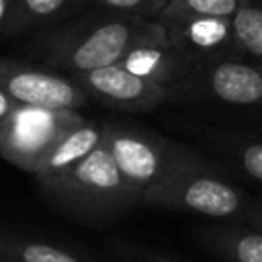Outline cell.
I'll return each mask as SVG.
<instances>
[{"label": "cell", "instance_id": "1", "mask_svg": "<svg viewBox=\"0 0 262 262\" xmlns=\"http://www.w3.org/2000/svg\"><path fill=\"white\" fill-rule=\"evenodd\" d=\"M160 41H168L160 20L115 14L53 29L35 43L33 51L49 66L76 74L119 63L135 47Z\"/></svg>", "mask_w": 262, "mask_h": 262}, {"label": "cell", "instance_id": "2", "mask_svg": "<svg viewBox=\"0 0 262 262\" xmlns=\"http://www.w3.org/2000/svg\"><path fill=\"white\" fill-rule=\"evenodd\" d=\"M41 188L68 215L84 223H108L141 207V194L121 176L104 139L72 170Z\"/></svg>", "mask_w": 262, "mask_h": 262}, {"label": "cell", "instance_id": "3", "mask_svg": "<svg viewBox=\"0 0 262 262\" xmlns=\"http://www.w3.org/2000/svg\"><path fill=\"white\" fill-rule=\"evenodd\" d=\"M254 203L256 201L244 194L237 186L211 170L203 158L176 170L172 176L149 188L141 199V207L237 221L244 219Z\"/></svg>", "mask_w": 262, "mask_h": 262}, {"label": "cell", "instance_id": "4", "mask_svg": "<svg viewBox=\"0 0 262 262\" xmlns=\"http://www.w3.org/2000/svg\"><path fill=\"white\" fill-rule=\"evenodd\" d=\"M104 143L111 149L121 176L141 194V199L149 188L172 176L176 170L201 158L196 151L149 129L119 121L104 123Z\"/></svg>", "mask_w": 262, "mask_h": 262}, {"label": "cell", "instance_id": "5", "mask_svg": "<svg viewBox=\"0 0 262 262\" xmlns=\"http://www.w3.org/2000/svg\"><path fill=\"white\" fill-rule=\"evenodd\" d=\"M84 119L74 108L14 104L0 123V156L12 166L35 174L55 141Z\"/></svg>", "mask_w": 262, "mask_h": 262}, {"label": "cell", "instance_id": "6", "mask_svg": "<svg viewBox=\"0 0 262 262\" xmlns=\"http://www.w3.org/2000/svg\"><path fill=\"white\" fill-rule=\"evenodd\" d=\"M0 88L16 102L47 108H82L88 104L86 92L74 78L25 61L0 57Z\"/></svg>", "mask_w": 262, "mask_h": 262}, {"label": "cell", "instance_id": "7", "mask_svg": "<svg viewBox=\"0 0 262 262\" xmlns=\"http://www.w3.org/2000/svg\"><path fill=\"white\" fill-rule=\"evenodd\" d=\"M72 78L86 92L88 98H94L111 108L129 113L151 111L174 96L172 90L135 76L121 63H111L88 72H76L72 74Z\"/></svg>", "mask_w": 262, "mask_h": 262}, {"label": "cell", "instance_id": "8", "mask_svg": "<svg viewBox=\"0 0 262 262\" xmlns=\"http://www.w3.org/2000/svg\"><path fill=\"white\" fill-rule=\"evenodd\" d=\"M182 88H199L211 98L227 104H262V66L229 57L201 61Z\"/></svg>", "mask_w": 262, "mask_h": 262}, {"label": "cell", "instance_id": "9", "mask_svg": "<svg viewBox=\"0 0 262 262\" xmlns=\"http://www.w3.org/2000/svg\"><path fill=\"white\" fill-rule=\"evenodd\" d=\"M119 63L135 76L156 82L176 94V90L184 86V82L201 61L174 47L170 41H160L135 47Z\"/></svg>", "mask_w": 262, "mask_h": 262}, {"label": "cell", "instance_id": "10", "mask_svg": "<svg viewBox=\"0 0 262 262\" xmlns=\"http://www.w3.org/2000/svg\"><path fill=\"white\" fill-rule=\"evenodd\" d=\"M229 18H186L166 25L168 41L199 61L227 57V49L233 47Z\"/></svg>", "mask_w": 262, "mask_h": 262}, {"label": "cell", "instance_id": "11", "mask_svg": "<svg viewBox=\"0 0 262 262\" xmlns=\"http://www.w3.org/2000/svg\"><path fill=\"white\" fill-rule=\"evenodd\" d=\"M104 139V123L84 119L80 125L72 127L63 133L55 145L47 151L39 168L35 170V178L41 186L57 180L68 170H72L78 162H82L88 154H92Z\"/></svg>", "mask_w": 262, "mask_h": 262}, {"label": "cell", "instance_id": "12", "mask_svg": "<svg viewBox=\"0 0 262 262\" xmlns=\"http://www.w3.org/2000/svg\"><path fill=\"white\" fill-rule=\"evenodd\" d=\"M199 237L221 262H262V231L244 221L207 227Z\"/></svg>", "mask_w": 262, "mask_h": 262}, {"label": "cell", "instance_id": "13", "mask_svg": "<svg viewBox=\"0 0 262 262\" xmlns=\"http://www.w3.org/2000/svg\"><path fill=\"white\" fill-rule=\"evenodd\" d=\"M0 262H98L88 254L63 248L59 244L0 233Z\"/></svg>", "mask_w": 262, "mask_h": 262}, {"label": "cell", "instance_id": "14", "mask_svg": "<svg viewBox=\"0 0 262 262\" xmlns=\"http://www.w3.org/2000/svg\"><path fill=\"white\" fill-rule=\"evenodd\" d=\"M80 0H12L2 37H16L29 29L53 23L78 6Z\"/></svg>", "mask_w": 262, "mask_h": 262}, {"label": "cell", "instance_id": "15", "mask_svg": "<svg viewBox=\"0 0 262 262\" xmlns=\"http://www.w3.org/2000/svg\"><path fill=\"white\" fill-rule=\"evenodd\" d=\"M239 4L242 0H168L158 20L166 27L186 18H223L231 16Z\"/></svg>", "mask_w": 262, "mask_h": 262}, {"label": "cell", "instance_id": "16", "mask_svg": "<svg viewBox=\"0 0 262 262\" xmlns=\"http://www.w3.org/2000/svg\"><path fill=\"white\" fill-rule=\"evenodd\" d=\"M233 47L262 61V8L242 2L229 18Z\"/></svg>", "mask_w": 262, "mask_h": 262}, {"label": "cell", "instance_id": "17", "mask_svg": "<svg viewBox=\"0 0 262 262\" xmlns=\"http://www.w3.org/2000/svg\"><path fill=\"white\" fill-rule=\"evenodd\" d=\"M94 2L115 14L139 16L149 20H158L160 12L168 4V0H94Z\"/></svg>", "mask_w": 262, "mask_h": 262}, {"label": "cell", "instance_id": "18", "mask_svg": "<svg viewBox=\"0 0 262 262\" xmlns=\"http://www.w3.org/2000/svg\"><path fill=\"white\" fill-rule=\"evenodd\" d=\"M231 154L237 166L256 182L262 184V141L244 139L231 145Z\"/></svg>", "mask_w": 262, "mask_h": 262}, {"label": "cell", "instance_id": "19", "mask_svg": "<svg viewBox=\"0 0 262 262\" xmlns=\"http://www.w3.org/2000/svg\"><path fill=\"white\" fill-rule=\"evenodd\" d=\"M111 254H113V262H176L164 254H158L154 250L127 244V242L115 244L111 248Z\"/></svg>", "mask_w": 262, "mask_h": 262}, {"label": "cell", "instance_id": "20", "mask_svg": "<svg viewBox=\"0 0 262 262\" xmlns=\"http://www.w3.org/2000/svg\"><path fill=\"white\" fill-rule=\"evenodd\" d=\"M246 225H250V227H254V229H258V231H262V203H254L252 205V209L244 215V219H242Z\"/></svg>", "mask_w": 262, "mask_h": 262}, {"label": "cell", "instance_id": "21", "mask_svg": "<svg viewBox=\"0 0 262 262\" xmlns=\"http://www.w3.org/2000/svg\"><path fill=\"white\" fill-rule=\"evenodd\" d=\"M14 104H16V102H14V100H12V98H10V96L0 88V123H2V121H4V117L14 108Z\"/></svg>", "mask_w": 262, "mask_h": 262}, {"label": "cell", "instance_id": "22", "mask_svg": "<svg viewBox=\"0 0 262 262\" xmlns=\"http://www.w3.org/2000/svg\"><path fill=\"white\" fill-rule=\"evenodd\" d=\"M10 10H12V0H0V37H2V33H4L6 23H8Z\"/></svg>", "mask_w": 262, "mask_h": 262}, {"label": "cell", "instance_id": "23", "mask_svg": "<svg viewBox=\"0 0 262 262\" xmlns=\"http://www.w3.org/2000/svg\"><path fill=\"white\" fill-rule=\"evenodd\" d=\"M242 2H248V0H242Z\"/></svg>", "mask_w": 262, "mask_h": 262}]
</instances>
